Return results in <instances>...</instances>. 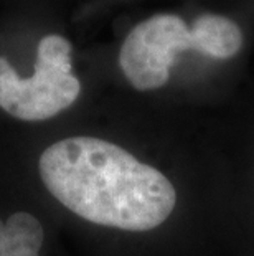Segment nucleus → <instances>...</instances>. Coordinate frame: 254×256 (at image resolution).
<instances>
[{"label": "nucleus", "mask_w": 254, "mask_h": 256, "mask_svg": "<svg viewBox=\"0 0 254 256\" xmlns=\"http://www.w3.org/2000/svg\"><path fill=\"white\" fill-rule=\"evenodd\" d=\"M38 172L59 204L101 226L154 230L177 204L174 185L160 170L99 138L74 136L51 144L40 156Z\"/></svg>", "instance_id": "f257e3e1"}, {"label": "nucleus", "mask_w": 254, "mask_h": 256, "mask_svg": "<svg viewBox=\"0 0 254 256\" xmlns=\"http://www.w3.org/2000/svg\"><path fill=\"white\" fill-rule=\"evenodd\" d=\"M45 232L23 216L0 220V256H40Z\"/></svg>", "instance_id": "20e7f679"}, {"label": "nucleus", "mask_w": 254, "mask_h": 256, "mask_svg": "<svg viewBox=\"0 0 254 256\" xmlns=\"http://www.w3.org/2000/svg\"><path fill=\"white\" fill-rule=\"evenodd\" d=\"M81 83L73 74L71 43L61 35L43 36L36 48L35 73L20 78L0 58V108L20 121H46L78 100Z\"/></svg>", "instance_id": "7ed1b4c3"}, {"label": "nucleus", "mask_w": 254, "mask_h": 256, "mask_svg": "<svg viewBox=\"0 0 254 256\" xmlns=\"http://www.w3.org/2000/svg\"><path fill=\"white\" fill-rule=\"evenodd\" d=\"M243 46V32L231 18L203 14L192 25L174 14H159L129 32L119 52V66L137 91L162 88L177 55L198 52L216 60L233 58Z\"/></svg>", "instance_id": "f03ea898"}]
</instances>
